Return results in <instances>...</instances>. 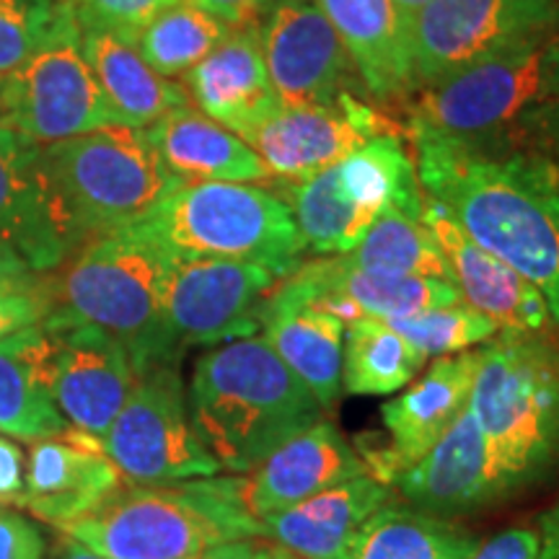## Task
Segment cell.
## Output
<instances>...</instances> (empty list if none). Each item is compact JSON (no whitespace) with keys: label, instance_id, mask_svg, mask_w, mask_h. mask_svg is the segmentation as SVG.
Instances as JSON below:
<instances>
[{"label":"cell","instance_id":"1","mask_svg":"<svg viewBox=\"0 0 559 559\" xmlns=\"http://www.w3.org/2000/svg\"><path fill=\"white\" fill-rule=\"evenodd\" d=\"M425 198L489 254L526 277L559 324V166L539 151L469 156L417 143Z\"/></svg>","mask_w":559,"mask_h":559},{"label":"cell","instance_id":"2","mask_svg":"<svg viewBox=\"0 0 559 559\" xmlns=\"http://www.w3.org/2000/svg\"><path fill=\"white\" fill-rule=\"evenodd\" d=\"M187 407L205 449L234 474L254 472L319 423L324 409L264 337L234 340L200 355Z\"/></svg>","mask_w":559,"mask_h":559},{"label":"cell","instance_id":"3","mask_svg":"<svg viewBox=\"0 0 559 559\" xmlns=\"http://www.w3.org/2000/svg\"><path fill=\"white\" fill-rule=\"evenodd\" d=\"M243 485L247 479L202 477L120 489L60 531L107 559H198L218 544L262 536Z\"/></svg>","mask_w":559,"mask_h":559},{"label":"cell","instance_id":"4","mask_svg":"<svg viewBox=\"0 0 559 559\" xmlns=\"http://www.w3.org/2000/svg\"><path fill=\"white\" fill-rule=\"evenodd\" d=\"M174 254L135 228L94 236L47 290L45 326L86 324L120 340L135 373L174 353L164 330V288Z\"/></svg>","mask_w":559,"mask_h":559},{"label":"cell","instance_id":"5","mask_svg":"<svg viewBox=\"0 0 559 559\" xmlns=\"http://www.w3.org/2000/svg\"><path fill=\"white\" fill-rule=\"evenodd\" d=\"M469 412L506 495L559 464V347L544 332H500L481 349Z\"/></svg>","mask_w":559,"mask_h":559},{"label":"cell","instance_id":"6","mask_svg":"<svg viewBox=\"0 0 559 559\" xmlns=\"http://www.w3.org/2000/svg\"><path fill=\"white\" fill-rule=\"evenodd\" d=\"M544 45V37L515 41L425 86L409 109L412 145H440L469 156L536 151L534 109Z\"/></svg>","mask_w":559,"mask_h":559},{"label":"cell","instance_id":"7","mask_svg":"<svg viewBox=\"0 0 559 559\" xmlns=\"http://www.w3.org/2000/svg\"><path fill=\"white\" fill-rule=\"evenodd\" d=\"M130 228L174 257L260 264L277 280L296 272L306 251L285 200L243 181L179 179Z\"/></svg>","mask_w":559,"mask_h":559},{"label":"cell","instance_id":"8","mask_svg":"<svg viewBox=\"0 0 559 559\" xmlns=\"http://www.w3.org/2000/svg\"><path fill=\"white\" fill-rule=\"evenodd\" d=\"M45 164L81 241L145 218L179 181L145 130L120 122L45 145Z\"/></svg>","mask_w":559,"mask_h":559},{"label":"cell","instance_id":"9","mask_svg":"<svg viewBox=\"0 0 559 559\" xmlns=\"http://www.w3.org/2000/svg\"><path fill=\"white\" fill-rule=\"evenodd\" d=\"M111 122L117 117L83 55L79 21L60 3L37 50L0 79V124L52 145Z\"/></svg>","mask_w":559,"mask_h":559},{"label":"cell","instance_id":"10","mask_svg":"<svg viewBox=\"0 0 559 559\" xmlns=\"http://www.w3.org/2000/svg\"><path fill=\"white\" fill-rule=\"evenodd\" d=\"M102 445L122 479L138 487L179 485L221 472L194 430L185 383L171 362L138 373Z\"/></svg>","mask_w":559,"mask_h":559},{"label":"cell","instance_id":"11","mask_svg":"<svg viewBox=\"0 0 559 559\" xmlns=\"http://www.w3.org/2000/svg\"><path fill=\"white\" fill-rule=\"evenodd\" d=\"M277 277L260 264L174 257L164 288V330L174 353L254 337L260 306Z\"/></svg>","mask_w":559,"mask_h":559},{"label":"cell","instance_id":"12","mask_svg":"<svg viewBox=\"0 0 559 559\" xmlns=\"http://www.w3.org/2000/svg\"><path fill=\"white\" fill-rule=\"evenodd\" d=\"M257 26L280 107L332 104L366 88L319 0H272Z\"/></svg>","mask_w":559,"mask_h":559},{"label":"cell","instance_id":"13","mask_svg":"<svg viewBox=\"0 0 559 559\" xmlns=\"http://www.w3.org/2000/svg\"><path fill=\"white\" fill-rule=\"evenodd\" d=\"M555 0H430L419 13L412 66L415 83H436L515 41L544 37Z\"/></svg>","mask_w":559,"mask_h":559},{"label":"cell","instance_id":"14","mask_svg":"<svg viewBox=\"0 0 559 559\" xmlns=\"http://www.w3.org/2000/svg\"><path fill=\"white\" fill-rule=\"evenodd\" d=\"M0 239L34 272L60 267L81 243L50 171L45 145L0 124Z\"/></svg>","mask_w":559,"mask_h":559},{"label":"cell","instance_id":"15","mask_svg":"<svg viewBox=\"0 0 559 559\" xmlns=\"http://www.w3.org/2000/svg\"><path fill=\"white\" fill-rule=\"evenodd\" d=\"M389 132L400 130L362 96H342L317 107H280L243 140L264 160L270 177L298 181L330 169L368 140Z\"/></svg>","mask_w":559,"mask_h":559},{"label":"cell","instance_id":"16","mask_svg":"<svg viewBox=\"0 0 559 559\" xmlns=\"http://www.w3.org/2000/svg\"><path fill=\"white\" fill-rule=\"evenodd\" d=\"M479 362L481 349L438 358L415 386L383 404L381 417L389 430V443L360 453L370 477L383 485L396 481L451 430V425L469 409Z\"/></svg>","mask_w":559,"mask_h":559},{"label":"cell","instance_id":"17","mask_svg":"<svg viewBox=\"0 0 559 559\" xmlns=\"http://www.w3.org/2000/svg\"><path fill=\"white\" fill-rule=\"evenodd\" d=\"M45 326V324H41ZM52 337V394L73 430L104 440L135 386L120 340L86 324L45 326Z\"/></svg>","mask_w":559,"mask_h":559},{"label":"cell","instance_id":"18","mask_svg":"<svg viewBox=\"0 0 559 559\" xmlns=\"http://www.w3.org/2000/svg\"><path fill=\"white\" fill-rule=\"evenodd\" d=\"M412 508L453 519L506 500L489 443L469 409L423 459L396 477Z\"/></svg>","mask_w":559,"mask_h":559},{"label":"cell","instance_id":"19","mask_svg":"<svg viewBox=\"0 0 559 559\" xmlns=\"http://www.w3.org/2000/svg\"><path fill=\"white\" fill-rule=\"evenodd\" d=\"M120 489L122 474L104 453L102 440L68 428L32 443L19 506L60 528L88 515Z\"/></svg>","mask_w":559,"mask_h":559},{"label":"cell","instance_id":"20","mask_svg":"<svg viewBox=\"0 0 559 559\" xmlns=\"http://www.w3.org/2000/svg\"><path fill=\"white\" fill-rule=\"evenodd\" d=\"M425 226L432 230L451 280L474 311L485 313L500 332H544L551 321L547 300L513 267L489 254L461 230L443 207L425 198Z\"/></svg>","mask_w":559,"mask_h":559},{"label":"cell","instance_id":"21","mask_svg":"<svg viewBox=\"0 0 559 559\" xmlns=\"http://www.w3.org/2000/svg\"><path fill=\"white\" fill-rule=\"evenodd\" d=\"M185 81L202 115L239 138L280 109L257 24L230 29L205 60L185 73Z\"/></svg>","mask_w":559,"mask_h":559},{"label":"cell","instance_id":"22","mask_svg":"<svg viewBox=\"0 0 559 559\" xmlns=\"http://www.w3.org/2000/svg\"><path fill=\"white\" fill-rule=\"evenodd\" d=\"M362 474H368V466L360 453L330 419H319L257 466L243 492L251 513L262 519Z\"/></svg>","mask_w":559,"mask_h":559},{"label":"cell","instance_id":"23","mask_svg":"<svg viewBox=\"0 0 559 559\" xmlns=\"http://www.w3.org/2000/svg\"><path fill=\"white\" fill-rule=\"evenodd\" d=\"M389 500L391 489L362 474L296 506L262 515V536L300 559H342L358 528Z\"/></svg>","mask_w":559,"mask_h":559},{"label":"cell","instance_id":"24","mask_svg":"<svg viewBox=\"0 0 559 559\" xmlns=\"http://www.w3.org/2000/svg\"><path fill=\"white\" fill-rule=\"evenodd\" d=\"M373 99H396L415 83L412 39L391 0H319Z\"/></svg>","mask_w":559,"mask_h":559},{"label":"cell","instance_id":"25","mask_svg":"<svg viewBox=\"0 0 559 559\" xmlns=\"http://www.w3.org/2000/svg\"><path fill=\"white\" fill-rule=\"evenodd\" d=\"M145 135L177 179L185 181H264L267 166L247 140L192 107L160 117Z\"/></svg>","mask_w":559,"mask_h":559},{"label":"cell","instance_id":"26","mask_svg":"<svg viewBox=\"0 0 559 559\" xmlns=\"http://www.w3.org/2000/svg\"><path fill=\"white\" fill-rule=\"evenodd\" d=\"M260 330L321 407H332L342 386L345 321L317 306L290 304L270 293L260 306Z\"/></svg>","mask_w":559,"mask_h":559},{"label":"cell","instance_id":"27","mask_svg":"<svg viewBox=\"0 0 559 559\" xmlns=\"http://www.w3.org/2000/svg\"><path fill=\"white\" fill-rule=\"evenodd\" d=\"M68 428L52 394L50 332L37 324L0 340V430L34 443Z\"/></svg>","mask_w":559,"mask_h":559},{"label":"cell","instance_id":"28","mask_svg":"<svg viewBox=\"0 0 559 559\" xmlns=\"http://www.w3.org/2000/svg\"><path fill=\"white\" fill-rule=\"evenodd\" d=\"M81 41L83 55L120 124L145 130L169 111L190 107L187 88L158 75L128 39L81 26Z\"/></svg>","mask_w":559,"mask_h":559},{"label":"cell","instance_id":"29","mask_svg":"<svg viewBox=\"0 0 559 559\" xmlns=\"http://www.w3.org/2000/svg\"><path fill=\"white\" fill-rule=\"evenodd\" d=\"M477 536L459 523L386 502L362 523L342 559H466Z\"/></svg>","mask_w":559,"mask_h":559},{"label":"cell","instance_id":"30","mask_svg":"<svg viewBox=\"0 0 559 559\" xmlns=\"http://www.w3.org/2000/svg\"><path fill=\"white\" fill-rule=\"evenodd\" d=\"M342 262L355 270L381 272V275L451 280L449 262L432 230L419 215L400 207L383 210L358 247L342 254Z\"/></svg>","mask_w":559,"mask_h":559},{"label":"cell","instance_id":"31","mask_svg":"<svg viewBox=\"0 0 559 559\" xmlns=\"http://www.w3.org/2000/svg\"><path fill=\"white\" fill-rule=\"evenodd\" d=\"M425 355L383 319L360 317L345 326L342 383L349 394L386 396L415 379Z\"/></svg>","mask_w":559,"mask_h":559},{"label":"cell","instance_id":"32","mask_svg":"<svg viewBox=\"0 0 559 559\" xmlns=\"http://www.w3.org/2000/svg\"><path fill=\"white\" fill-rule=\"evenodd\" d=\"M285 205L290 207L304 247L313 254H347L370 228L358 210L342 198L334 166L298 179L285 194Z\"/></svg>","mask_w":559,"mask_h":559},{"label":"cell","instance_id":"33","mask_svg":"<svg viewBox=\"0 0 559 559\" xmlns=\"http://www.w3.org/2000/svg\"><path fill=\"white\" fill-rule=\"evenodd\" d=\"M228 32L230 29L223 21L185 0L174 9L158 13L138 34L132 47L158 75L174 79V75L190 73L198 62L205 60L228 37Z\"/></svg>","mask_w":559,"mask_h":559},{"label":"cell","instance_id":"34","mask_svg":"<svg viewBox=\"0 0 559 559\" xmlns=\"http://www.w3.org/2000/svg\"><path fill=\"white\" fill-rule=\"evenodd\" d=\"M396 334H402L412 347L428 358V355H449L461 353V349L479 345L498 337L500 326L485 313L474 311L466 304L440 306V309H428L409 313V317H391L383 319Z\"/></svg>","mask_w":559,"mask_h":559},{"label":"cell","instance_id":"35","mask_svg":"<svg viewBox=\"0 0 559 559\" xmlns=\"http://www.w3.org/2000/svg\"><path fill=\"white\" fill-rule=\"evenodd\" d=\"M58 11L60 0H0V79L37 50Z\"/></svg>","mask_w":559,"mask_h":559},{"label":"cell","instance_id":"36","mask_svg":"<svg viewBox=\"0 0 559 559\" xmlns=\"http://www.w3.org/2000/svg\"><path fill=\"white\" fill-rule=\"evenodd\" d=\"M83 29H104L128 39L130 45L158 13L185 0H60Z\"/></svg>","mask_w":559,"mask_h":559},{"label":"cell","instance_id":"37","mask_svg":"<svg viewBox=\"0 0 559 559\" xmlns=\"http://www.w3.org/2000/svg\"><path fill=\"white\" fill-rule=\"evenodd\" d=\"M536 151L559 166V37L547 39L542 58V86L534 109Z\"/></svg>","mask_w":559,"mask_h":559},{"label":"cell","instance_id":"38","mask_svg":"<svg viewBox=\"0 0 559 559\" xmlns=\"http://www.w3.org/2000/svg\"><path fill=\"white\" fill-rule=\"evenodd\" d=\"M47 290L41 285H9L0 288V340L26 326H37L47 317Z\"/></svg>","mask_w":559,"mask_h":559},{"label":"cell","instance_id":"39","mask_svg":"<svg viewBox=\"0 0 559 559\" xmlns=\"http://www.w3.org/2000/svg\"><path fill=\"white\" fill-rule=\"evenodd\" d=\"M0 559H45L39 528L9 508H0Z\"/></svg>","mask_w":559,"mask_h":559},{"label":"cell","instance_id":"40","mask_svg":"<svg viewBox=\"0 0 559 559\" xmlns=\"http://www.w3.org/2000/svg\"><path fill=\"white\" fill-rule=\"evenodd\" d=\"M542 555V536L536 528L515 526L500 531L498 536L485 544H477L466 559H539Z\"/></svg>","mask_w":559,"mask_h":559},{"label":"cell","instance_id":"41","mask_svg":"<svg viewBox=\"0 0 559 559\" xmlns=\"http://www.w3.org/2000/svg\"><path fill=\"white\" fill-rule=\"evenodd\" d=\"M26 489V459L13 440L0 438V502L19 506Z\"/></svg>","mask_w":559,"mask_h":559},{"label":"cell","instance_id":"42","mask_svg":"<svg viewBox=\"0 0 559 559\" xmlns=\"http://www.w3.org/2000/svg\"><path fill=\"white\" fill-rule=\"evenodd\" d=\"M190 3L223 21L228 29H239V26L257 24L272 0H190Z\"/></svg>","mask_w":559,"mask_h":559},{"label":"cell","instance_id":"43","mask_svg":"<svg viewBox=\"0 0 559 559\" xmlns=\"http://www.w3.org/2000/svg\"><path fill=\"white\" fill-rule=\"evenodd\" d=\"M32 275L34 270L24 262V257L16 254L9 243L0 239V288L32 283Z\"/></svg>","mask_w":559,"mask_h":559},{"label":"cell","instance_id":"44","mask_svg":"<svg viewBox=\"0 0 559 559\" xmlns=\"http://www.w3.org/2000/svg\"><path fill=\"white\" fill-rule=\"evenodd\" d=\"M539 536H542V559H559V506H555L549 513L542 515L539 521Z\"/></svg>","mask_w":559,"mask_h":559},{"label":"cell","instance_id":"45","mask_svg":"<svg viewBox=\"0 0 559 559\" xmlns=\"http://www.w3.org/2000/svg\"><path fill=\"white\" fill-rule=\"evenodd\" d=\"M254 544L249 539L243 542H228V544H218V547L207 549L205 555L198 559H251L254 557Z\"/></svg>","mask_w":559,"mask_h":559},{"label":"cell","instance_id":"46","mask_svg":"<svg viewBox=\"0 0 559 559\" xmlns=\"http://www.w3.org/2000/svg\"><path fill=\"white\" fill-rule=\"evenodd\" d=\"M428 3H430V0H391V5H394L396 13H400L404 29H407L412 41H415V29H417L419 13L425 11V5H428ZM412 68H415V66H412Z\"/></svg>","mask_w":559,"mask_h":559},{"label":"cell","instance_id":"47","mask_svg":"<svg viewBox=\"0 0 559 559\" xmlns=\"http://www.w3.org/2000/svg\"><path fill=\"white\" fill-rule=\"evenodd\" d=\"M50 559H107V557H102V555H96V551L81 547L79 542L66 539V544H60Z\"/></svg>","mask_w":559,"mask_h":559},{"label":"cell","instance_id":"48","mask_svg":"<svg viewBox=\"0 0 559 559\" xmlns=\"http://www.w3.org/2000/svg\"><path fill=\"white\" fill-rule=\"evenodd\" d=\"M251 559H300L298 555H293L285 547H277V544H267V547H257L254 557Z\"/></svg>","mask_w":559,"mask_h":559},{"label":"cell","instance_id":"49","mask_svg":"<svg viewBox=\"0 0 559 559\" xmlns=\"http://www.w3.org/2000/svg\"><path fill=\"white\" fill-rule=\"evenodd\" d=\"M539 559H542V557H539Z\"/></svg>","mask_w":559,"mask_h":559}]
</instances>
